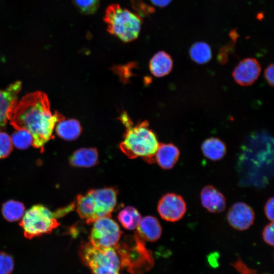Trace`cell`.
Instances as JSON below:
<instances>
[{
  "label": "cell",
  "mask_w": 274,
  "mask_h": 274,
  "mask_svg": "<svg viewBox=\"0 0 274 274\" xmlns=\"http://www.w3.org/2000/svg\"><path fill=\"white\" fill-rule=\"evenodd\" d=\"M63 119L61 114L52 113L46 94L37 91L19 100L10 121L16 129L28 131L32 137L31 145L42 151L45 145L52 138L55 126Z\"/></svg>",
  "instance_id": "obj_1"
},
{
  "label": "cell",
  "mask_w": 274,
  "mask_h": 274,
  "mask_svg": "<svg viewBox=\"0 0 274 274\" xmlns=\"http://www.w3.org/2000/svg\"><path fill=\"white\" fill-rule=\"evenodd\" d=\"M120 119L126 128L123 141L119 147L129 158L141 157L148 162H154L153 157L159 143L155 133L149 128V122L143 121L132 126L127 114H122Z\"/></svg>",
  "instance_id": "obj_2"
},
{
  "label": "cell",
  "mask_w": 274,
  "mask_h": 274,
  "mask_svg": "<svg viewBox=\"0 0 274 274\" xmlns=\"http://www.w3.org/2000/svg\"><path fill=\"white\" fill-rule=\"evenodd\" d=\"M117 191L113 188L92 189L78 195L75 207L80 217L92 224L102 217H111L117 203Z\"/></svg>",
  "instance_id": "obj_3"
},
{
  "label": "cell",
  "mask_w": 274,
  "mask_h": 274,
  "mask_svg": "<svg viewBox=\"0 0 274 274\" xmlns=\"http://www.w3.org/2000/svg\"><path fill=\"white\" fill-rule=\"evenodd\" d=\"M72 203L52 212L42 204H35L24 213L19 224L28 239L51 233L59 225L57 218L73 209Z\"/></svg>",
  "instance_id": "obj_4"
},
{
  "label": "cell",
  "mask_w": 274,
  "mask_h": 274,
  "mask_svg": "<svg viewBox=\"0 0 274 274\" xmlns=\"http://www.w3.org/2000/svg\"><path fill=\"white\" fill-rule=\"evenodd\" d=\"M104 20L108 31L125 43L138 37L143 22L139 15L117 4H111L107 8Z\"/></svg>",
  "instance_id": "obj_5"
},
{
  "label": "cell",
  "mask_w": 274,
  "mask_h": 274,
  "mask_svg": "<svg viewBox=\"0 0 274 274\" xmlns=\"http://www.w3.org/2000/svg\"><path fill=\"white\" fill-rule=\"evenodd\" d=\"M79 254L92 274H121L122 260L115 248H98L88 242L81 246Z\"/></svg>",
  "instance_id": "obj_6"
},
{
  "label": "cell",
  "mask_w": 274,
  "mask_h": 274,
  "mask_svg": "<svg viewBox=\"0 0 274 274\" xmlns=\"http://www.w3.org/2000/svg\"><path fill=\"white\" fill-rule=\"evenodd\" d=\"M89 242L93 246L102 248H116L122 235L118 224L111 217H102L93 223Z\"/></svg>",
  "instance_id": "obj_7"
},
{
  "label": "cell",
  "mask_w": 274,
  "mask_h": 274,
  "mask_svg": "<svg viewBox=\"0 0 274 274\" xmlns=\"http://www.w3.org/2000/svg\"><path fill=\"white\" fill-rule=\"evenodd\" d=\"M157 211L163 219L174 222L184 217L187 211V206L181 195L168 193L163 195L158 201Z\"/></svg>",
  "instance_id": "obj_8"
},
{
  "label": "cell",
  "mask_w": 274,
  "mask_h": 274,
  "mask_svg": "<svg viewBox=\"0 0 274 274\" xmlns=\"http://www.w3.org/2000/svg\"><path fill=\"white\" fill-rule=\"evenodd\" d=\"M255 213L247 204L238 202L233 204L227 214V219L233 228L244 231L249 228L254 223Z\"/></svg>",
  "instance_id": "obj_9"
},
{
  "label": "cell",
  "mask_w": 274,
  "mask_h": 274,
  "mask_svg": "<svg viewBox=\"0 0 274 274\" xmlns=\"http://www.w3.org/2000/svg\"><path fill=\"white\" fill-rule=\"evenodd\" d=\"M258 61L254 58H247L238 62L232 72V77L238 85L243 86L253 84L261 72Z\"/></svg>",
  "instance_id": "obj_10"
},
{
  "label": "cell",
  "mask_w": 274,
  "mask_h": 274,
  "mask_svg": "<svg viewBox=\"0 0 274 274\" xmlns=\"http://www.w3.org/2000/svg\"><path fill=\"white\" fill-rule=\"evenodd\" d=\"M21 89V83L17 81L7 88L0 90V128L10 120L18 103V94Z\"/></svg>",
  "instance_id": "obj_11"
},
{
  "label": "cell",
  "mask_w": 274,
  "mask_h": 274,
  "mask_svg": "<svg viewBox=\"0 0 274 274\" xmlns=\"http://www.w3.org/2000/svg\"><path fill=\"white\" fill-rule=\"evenodd\" d=\"M200 199L202 206L211 213H221L225 209L226 198L214 186L204 187L200 192Z\"/></svg>",
  "instance_id": "obj_12"
},
{
  "label": "cell",
  "mask_w": 274,
  "mask_h": 274,
  "mask_svg": "<svg viewBox=\"0 0 274 274\" xmlns=\"http://www.w3.org/2000/svg\"><path fill=\"white\" fill-rule=\"evenodd\" d=\"M180 154L179 149L173 144L161 143L154 156L153 161L164 169H170L177 162Z\"/></svg>",
  "instance_id": "obj_13"
},
{
  "label": "cell",
  "mask_w": 274,
  "mask_h": 274,
  "mask_svg": "<svg viewBox=\"0 0 274 274\" xmlns=\"http://www.w3.org/2000/svg\"><path fill=\"white\" fill-rule=\"evenodd\" d=\"M136 230L139 237L151 242L157 241L162 233V227L159 221L151 216L141 218Z\"/></svg>",
  "instance_id": "obj_14"
},
{
  "label": "cell",
  "mask_w": 274,
  "mask_h": 274,
  "mask_svg": "<svg viewBox=\"0 0 274 274\" xmlns=\"http://www.w3.org/2000/svg\"><path fill=\"white\" fill-rule=\"evenodd\" d=\"M173 66V61L171 56L163 51L155 54L149 64L151 73L156 77H162L168 74Z\"/></svg>",
  "instance_id": "obj_15"
},
{
  "label": "cell",
  "mask_w": 274,
  "mask_h": 274,
  "mask_svg": "<svg viewBox=\"0 0 274 274\" xmlns=\"http://www.w3.org/2000/svg\"><path fill=\"white\" fill-rule=\"evenodd\" d=\"M98 152L93 148H83L75 151L70 158V164L74 166L89 167L98 162Z\"/></svg>",
  "instance_id": "obj_16"
},
{
  "label": "cell",
  "mask_w": 274,
  "mask_h": 274,
  "mask_svg": "<svg viewBox=\"0 0 274 274\" xmlns=\"http://www.w3.org/2000/svg\"><path fill=\"white\" fill-rule=\"evenodd\" d=\"M201 149L203 155L212 161L222 159L226 153L225 143L217 138H210L205 140L201 144Z\"/></svg>",
  "instance_id": "obj_17"
},
{
  "label": "cell",
  "mask_w": 274,
  "mask_h": 274,
  "mask_svg": "<svg viewBox=\"0 0 274 274\" xmlns=\"http://www.w3.org/2000/svg\"><path fill=\"white\" fill-rule=\"evenodd\" d=\"M56 132L61 138L66 141L77 139L81 132V127L79 121L76 119L62 120L56 127Z\"/></svg>",
  "instance_id": "obj_18"
},
{
  "label": "cell",
  "mask_w": 274,
  "mask_h": 274,
  "mask_svg": "<svg viewBox=\"0 0 274 274\" xmlns=\"http://www.w3.org/2000/svg\"><path fill=\"white\" fill-rule=\"evenodd\" d=\"M25 212V206L20 201L9 200L3 204L2 213L4 218L9 222H16L22 218Z\"/></svg>",
  "instance_id": "obj_19"
},
{
  "label": "cell",
  "mask_w": 274,
  "mask_h": 274,
  "mask_svg": "<svg viewBox=\"0 0 274 274\" xmlns=\"http://www.w3.org/2000/svg\"><path fill=\"white\" fill-rule=\"evenodd\" d=\"M141 216L138 211L133 207H126L120 211L118 219L121 225L128 230H133L138 227Z\"/></svg>",
  "instance_id": "obj_20"
},
{
  "label": "cell",
  "mask_w": 274,
  "mask_h": 274,
  "mask_svg": "<svg viewBox=\"0 0 274 274\" xmlns=\"http://www.w3.org/2000/svg\"><path fill=\"white\" fill-rule=\"evenodd\" d=\"M189 55L194 62L203 64L209 62L212 57L211 48L205 42H197L190 47Z\"/></svg>",
  "instance_id": "obj_21"
},
{
  "label": "cell",
  "mask_w": 274,
  "mask_h": 274,
  "mask_svg": "<svg viewBox=\"0 0 274 274\" xmlns=\"http://www.w3.org/2000/svg\"><path fill=\"white\" fill-rule=\"evenodd\" d=\"M11 137V141L16 148L20 150L27 149L32 143V137L30 133L25 129H16Z\"/></svg>",
  "instance_id": "obj_22"
},
{
  "label": "cell",
  "mask_w": 274,
  "mask_h": 274,
  "mask_svg": "<svg viewBox=\"0 0 274 274\" xmlns=\"http://www.w3.org/2000/svg\"><path fill=\"white\" fill-rule=\"evenodd\" d=\"M78 10L84 14H92L98 9L99 0H73Z\"/></svg>",
  "instance_id": "obj_23"
},
{
  "label": "cell",
  "mask_w": 274,
  "mask_h": 274,
  "mask_svg": "<svg viewBox=\"0 0 274 274\" xmlns=\"http://www.w3.org/2000/svg\"><path fill=\"white\" fill-rule=\"evenodd\" d=\"M13 150V144L10 135L0 131V159L7 157Z\"/></svg>",
  "instance_id": "obj_24"
},
{
  "label": "cell",
  "mask_w": 274,
  "mask_h": 274,
  "mask_svg": "<svg viewBox=\"0 0 274 274\" xmlns=\"http://www.w3.org/2000/svg\"><path fill=\"white\" fill-rule=\"evenodd\" d=\"M14 261L9 254L0 251V274H11L14 268Z\"/></svg>",
  "instance_id": "obj_25"
},
{
  "label": "cell",
  "mask_w": 274,
  "mask_h": 274,
  "mask_svg": "<svg viewBox=\"0 0 274 274\" xmlns=\"http://www.w3.org/2000/svg\"><path fill=\"white\" fill-rule=\"evenodd\" d=\"M131 6L135 13L142 17L148 16L155 11L154 8L148 5L142 0H130Z\"/></svg>",
  "instance_id": "obj_26"
},
{
  "label": "cell",
  "mask_w": 274,
  "mask_h": 274,
  "mask_svg": "<svg viewBox=\"0 0 274 274\" xmlns=\"http://www.w3.org/2000/svg\"><path fill=\"white\" fill-rule=\"evenodd\" d=\"M230 265L235 269L238 274H266L259 273L256 269L249 266L239 256L235 261L231 263Z\"/></svg>",
  "instance_id": "obj_27"
},
{
  "label": "cell",
  "mask_w": 274,
  "mask_h": 274,
  "mask_svg": "<svg viewBox=\"0 0 274 274\" xmlns=\"http://www.w3.org/2000/svg\"><path fill=\"white\" fill-rule=\"evenodd\" d=\"M273 231V222H271L264 228L262 233L263 241L266 244L271 246H273L274 243Z\"/></svg>",
  "instance_id": "obj_28"
},
{
  "label": "cell",
  "mask_w": 274,
  "mask_h": 274,
  "mask_svg": "<svg viewBox=\"0 0 274 274\" xmlns=\"http://www.w3.org/2000/svg\"><path fill=\"white\" fill-rule=\"evenodd\" d=\"M273 197L269 198L264 206V213L267 218L273 222Z\"/></svg>",
  "instance_id": "obj_29"
},
{
  "label": "cell",
  "mask_w": 274,
  "mask_h": 274,
  "mask_svg": "<svg viewBox=\"0 0 274 274\" xmlns=\"http://www.w3.org/2000/svg\"><path fill=\"white\" fill-rule=\"evenodd\" d=\"M273 64H269L265 69L264 77L268 85L271 87L273 86Z\"/></svg>",
  "instance_id": "obj_30"
},
{
  "label": "cell",
  "mask_w": 274,
  "mask_h": 274,
  "mask_svg": "<svg viewBox=\"0 0 274 274\" xmlns=\"http://www.w3.org/2000/svg\"><path fill=\"white\" fill-rule=\"evenodd\" d=\"M173 0H150L151 3L160 8H163L167 6Z\"/></svg>",
  "instance_id": "obj_31"
},
{
  "label": "cell",
  "mask_w": 274,
  "mask_h": 274,
  "mask_svg": "<svg viewBox=\"0 0 274 274\" xmlns=\"http://www.w3.org/2000/svg\"><path fill=\"white\" fill-rule=\"evenodd\" d=\"M229 36L232 40L234 41H235L238 37V34L235 29H233L230 31Z\"/></svg>",
  "instance_id": "obj_32"
}]
</instances>
